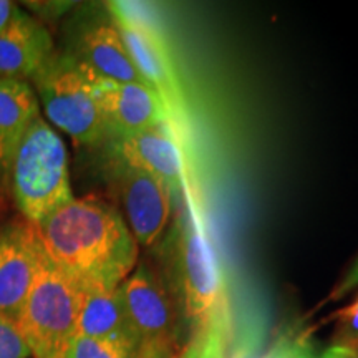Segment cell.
Listing matches in <instances>:
<instances>
[{
	"label": "cell",
	"mask_w": 358,
	"mask_h": 358,
	"mask_svg": "<svg viewBox=\"0 0 358 358\" xmlns=\"http://www.w3.org/2000/svg\"><path fill=\"white\" fill-rule=\"evenodd\" d=\"M95 90L110 140L140 133L164 122L173 123L163 98L146 83H116L95 78Z\"/></svg>",
	"instance_id": "12"
},
{
	"label": "cell",
	"mask_w": 358,
	"mask_h": 358,
	"mask_svg": "<svg viewBox=\"0 0 358 358\" xmlns=\"http://www.w3.org/2000/svg\"><path fill=\"white\" fill-rule=\"evenodd\" d=\"M82 299V289L48 259L42 248L32 287L15 320L30 355L65 358L77 335Z\"/></svg>",
	"instance_id": "4"
},
{
	"label": "cell",
	"mask_w": 358,
	"mask_h": 358,
	"mask_svg": "<svg viewBox=\"0 0 358 358\" xmlns=\"http://www.w3.org/2000/svg\"><path fill=\"white\" fill-rule=\"evenodd\" d=\"M106 153V181L123 206L133 237L146 248L155 245L171 217V191L151 174L131 166L111 150Z\"/></svg>",
	"instance_id": "9"
},
{
	"label": "cell",
	"mask_w": 358,
	"mask_h": 358,
	"mask_svg": "<svg viewBox=\"0 0 358 358\" xmlns=\"http://www.w3.org/2000/svg\"><path fill=\"white\" fill-rule=\"evenodd\" d=\"M322 358H358V353L347 350V348L334 345L332 348H329L324 355H322Z\"/></svg>",
	"instance_id": "22"
},
{
	"label": "cell",
	"mask_w": 358,
	"mask_h": 358,
	"mask_svg": "<svg viewBox=\"0 0 358 358\" xmlns=\"http://www.w3.org/2000/svg\"><path fill=\"white\" fill-rule=\"evenodd\" d=\"M42 245L30 222L0 227V315L15 322L37 271Z\"/></svg>",
	"instance_id": "11"
},
{
	"label": "cell",
	"mask_w": 358,
	"mask_h": 358,
	"mask_svg": "<svg viewBox=\"0 0 358 358\" xmlns=\"http://www.w3.org/2000/svg\"><path fill=\"white\" fill-rule=\"evenodd\" d=\"M95 78L64 52L53 53L32 77L48 120L80 146H103L110 140Z\"/></svg>",
	"instance_id": "5"
},
{
	"label": "cell",
	"mask_w": 358,
	"mask_h": 358,
	"mask_svg": "<svg viewBox=\"0 0 358 358\" xmlns=\"http://www.w3.org/2000/svg\"><path fill=\"white\" fill-rule=\"evenodd\" d=\"M106 7L113 15L124 48L143 82L163 98L173 123L181 122L185 116V96L163 34L133 3L110 2Z\"/></svg>",
	"instance_id": "7"
},
{
	"label": "cell",
	"mask_w": 358,
	"mask_h": 358,
	"mask_svg": "<svg viewBox=\"0 0 358 358\" xmlns=\"http://www.w3.org/2000/svg\"><path fill=\"white\" fill-rule=\"evenodd\" d=\"M30 348L17 324L0 315V358H29Z\"/></svg>",
	"instance_id": "18"
},
{
	"label": "cell",
	"mask_w": 358,
	"mask_h": 358,
	"mask_svg": "<svg viewBox=\"0 0 358 358\" xmlns=\"http://www.w3.org/2000/svg\"><path fill=\"white\" fill-rule=\"evenodd\" d=\"M118 290L140 342V358H178L181 310L163 274L141 262Z\"/></svg>",
	"instance_id": "6"
},
{
	"label": "cell",
	"mask_w": 358,
	"mask_h": 358,
	"mask_svg": "<svg viewBox=\"0 0 358 358\" xmlns=\"http://www.w3.org/2000/svg\"><path fill=\"white\" fill-rule=\"evenodd\" d=\"M335 347L358 353V297L337 313Z\"/></svg>",
	"instance_id": "17"
},
{
	"label": "cell",
	"mask_w": 358,
	"mask_h": 358,
	"mask_svg": "<svg viewBox=\"0 0 358 358\" xmlns=\"http://www.w3.org/2000/svg\"><path fill=\"white\" fill-rule=\"evenodd\" d=\"M22 8L10 0H0V32L8 29L12 22L19 17Z\"/></svg>",
	"instance_id": "20"
},
{
	"label": "cell",
	"mask_w": 358,
	"mask_h": 358,
	"mask_svg": "<svg viewBox=\"0 0 358 358\" xmlns=\"http://www.w3.org/2000/svg\"><path fill=\"white\" fill-rule=\"evenodd\" d=\"M2 174L17 209L30 224L73 199L65 143L42 116L27 128Z\"/></svg>",
	"instance_id": "3"
},
{
	"label": "cell",
	"mask_w": 358,
	"mask_h": 358,
	"mask_svg": "<svg viewBox=\"0 0 358 358\" xmlns=\"http://www.w3.org/2000/svg\"><path fill=\"white\" fill-rule=\"evenodd\" d=\"M357 285H358V262L352 267V271L348 272L347 279L343 280V284L338 287L337 294H335V297H340V295H343L345 292H348V290H352L353 287H357Z\"/></svg>",
	"instance_id": "21"
},
{
	"label": "cell",
	"mask_w": 358,
	"mask_h": 358,
	"mask_svg": "<svg viewBox=\"0 0 358 358\" xmlns=\"http://www.w3.org/2000/svg\"><path fill=\"white\" fill-rule=\"evenodd\" d=\"M32 226L48 259L82 290L118 289L136 266L128 224L98 196L73 198Z\"/></svg>",
	"instance_id": "1"
},
{
	"label": "cell",
	"mask_w": 358,
	"mask_h": 358,
	"mask_svg": "<svg viewBox=\"0 0 358 358\" xmlns=\"http://www.w3.org/2000/svg\"><path fill=\"white\" fill-rule=\"evenodd\" d=\"M82 292L77 335L101 340L140 357V342L124 310L120 290L88 289Z\"/></svg>",
	"instance_id": "14"
},
{
	"label": "cell",
	"mask_w": 358,
	"mask_h": 358,
	"mask_svg": "<svg viewBox=\"0 0 358 358\" xmlns=\"http://www.w3.org/2000/svg\"><path fill=\"white\" fill-rule=\"evenodd\" d=\"M65 358H140L134 353L124 350L101 340L80 337L77 335L71 340Z\"/></svg>",
	"instance_id": "16"
},
{
	"label": "cell",
	"mask_w": 358,
	"mask_h": 358,
	"mask_svg": "<svg viewBox=\"0 0 358 358\" xmlns=\"http://www.w3.org/2000/svg\"><path fill=\"white\" fill-rule=\"evenodd\" d=\"M40 116L38 98L25 80L0 78V173L27 128Z\"/></svg>",
	"instance_id": "15"
},
{
	"label": "cell",
	"mask_w": 358,
	"mask_h": 358,
	"mask_svg": "<svg viewBox=\"0 0 358 358\" xmlns=\"http://www.w3.org/2000/svg\"><path fill=\"white\" fill-rule=\"evenodd\" d=\"M53 53L50 32L22 10L12 25L0 32V78H32Z\"/></svg>",
	"instance_id": "13"
},
{
	"label": "cell",
	"mask_w": 358,
	"mask_h": 358,
	"mask_svg": "<svg viewBox=\"0 0 358 358\" xmlns=\"http://www.w3.org/2000/svg\"><path fill=\"white\" fill-rule=\"evenodd\" d=\"M64 53L100 80L145 83L124 48L122 34L106 6L87 7L71 19Z\"/></svg>",
	"instance_id": "8"
},
{
	"label": "cell",
	"mask_w": 358,
	"mask_h": 358,
	"mask_svg": "<svg viewBox=\"0 0 358 358\" xmlns=\"http://www.w3.org/2000/svg\"><path fill=\"white\" fill-rule=\"evenodd\" d=\"M159 259L163 277L191 325L194 340L226 347L229 332L226 277L194 209L187 208L178 217L161 243Z\"/></svg>",
	"instance_id": "2"
},
{
	"label": "cell",
	"mask_w": 358,
	"mask_h": 358,
	"mask_svg": "<svg viewBox=\"0 0 358 358\" xmlns=\"http://www.w3.org/2000/svg\"><path fill=\"white\" fill-rule=\"evenodd\" d=\"M103 146H108V150L131 166L140 168L158 179L173 196L185 191V163L176 138V127L171 122L156 124L128 136L113 138Z\"/></svg>",
	"instance_id": "10"
},
{
	"label": "cell",
	"mask_w": 358,
	"mask_h": 358,
	"mask_svg": "<svg viewBox=\"0 0 358 358\" xmlns=\"http://www.w3.org/2000/svg\"><path fill=\"white\" fill-rule=\"evenodd\" d=\"M264 358H315V352L306 334H294L280 338Z\"/></svg>",
	"instance_id": "19"
}]
</instances>
